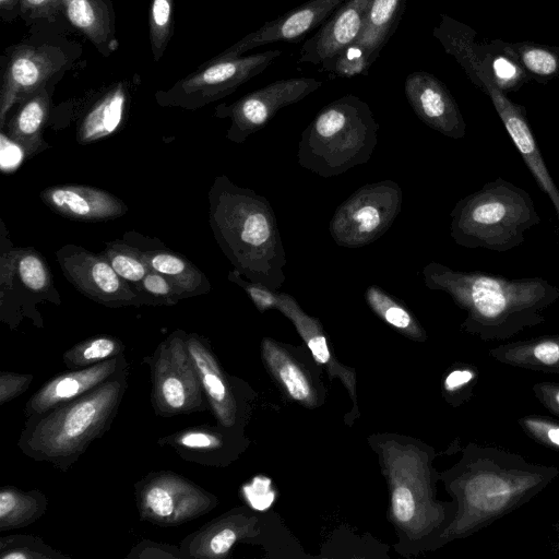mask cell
Returning <instances> with one entry per match:
<instances>
[{
  "instance_id": "39",
  "label": "cell",
  "mask_w": 559,
  "mask_h": 559,
  "mask_svg": "<svg viewBox=\"0 0 559 559\" xmlns=\"http://www.w3.org/2000/svg\"><path fill=\"white\" fill-rule=\"evenodd\" d=\"M133 287L142 305L173 306L185 298L183 294L168 277L152 269Z\"/></svg>"
},
{
  "instance_id": "38",
  "label": "cell",
  "mask_w": 559,
  "mask_h": 559,
  "mask_svg": "<svg viewBox=\"0 0 559 559\" xmlns=\"http://www.w3.org/2000/svg\"><path fill=\"white\" fill-rule=\"evenodd\" d=\"M1 559H70L33 535L12 534L0 537Z\"/></svg>"
},
{
  "instance_id": "37",
  "label": "cell",
  "mask_w": 559,
  "mask_h": 559,
  "mask_svg": "<svg viewBox=\"0 0 559 559\" xmlns=\"http://www.w3.org/2000/svg\"><path fill=\"white\" fill-rule=\"evenodd\" d=\"M112 269L132 286L140 283L151 267L143 258L142 249L126 241H109L100 252Z\"/></svg>"
},
{
  "instance_id": "28",
  "label": "cell",
  "mask_w": 559,
  "mask_h": 559,
  "mask_svg": "<svg viewBox=\"0 0 559 559\" xmlns=\"http://www.w3.org/2000/svg\"><path fill=\"white\" fill-rule=\"evenodd\" d=\"M496 360L519 368L559 372V334L501 344L489 352Z\"/></svg>"
},
{
  "instance_id": "2",
  "label": "cell",
  "mask_w": 559,
  "mask_h": 559,
  "mask_svg": "<svg viewBox=\"0 0 559 559\" xmlns=\"http://www.w3.org/2000/svg\"><path fill=\"white\" fill-rule=\"evenodd\" d=\"M207 199L210 227L234 269L253 283L281 288L286 253L267 199L225 175L214 179Z\"/></svg>"
},
{
  "instance_id": "4",
  "label": "cell",
  "mask_w": 559,
  "mask_h": 559,
  "mask_svg": "<svg viewBox=\"0 0 559 559\" xmlns=\"http://www.w3.org/2000/svg\"><path fill=\"white\" fill-rule=\"evenodd\" d=\"M557 474V468L528 463L518 454L478 449L456 480L461 507L450 534L463 536L491 524L542 491Z\"/></svg>"
},
{
  "instance_id": "12",
  "label": "cell",
  "mask_w": 559,
  "mask_h": 559,
  "mask_svg": "<svg viewBox=\"0 0 559 559\" xmlns=\"http://www.w3.org/2000/svg\"><path fill=\"white\" fill-rule=\"evenodd\" d=\"M56 259L66 278L93 301L109 308L142 306L134 287L118 275L102 253L64 245L56 251Z\"/></svg>"
},
{
  "instance_id": "22",
  "label": "cell",
  "mask_w": 559,
  "mask_h": 559,
  "mask_svg": "<svg viewBox=\"0 0 559 559\" xmlns=\"http://www.w3.org/2000/svg\"><path fill=\"white\" fill-rule=\"evenodd\" d=\"M39 197L57 214L76 221H108L128 211L127 204L116 195L85 185L51 186L41 190Z\"/></svg>"
},
{
  "instance_id": "35",
  "label": "cell",
  "mask_w": 559,
  "mask_h": 559,
  "mask_svg": "<svg viewBox=\"0 0 559 559\" xmlns=\"http://www.w3.org/2000/svg\"><path fill=\"white\" fill-rule=\"evenodd\" d=\"M365 299L370 309L385 323L399 332L421 340L425 332L413 313L394 296L378 285H370L365 292Z\"/></svg>"
},
{
  "instance_id": "7",
  "label": "cell",
  "mask_w": 559,
  "mask_h": 559,
  "mask_svg": "<svg viewBox=\"0 0 559 559\" xmlns=\"http://www.w3.org/2000/svg\"><path fill=\"white\" fill-rule=\"evenodd\" d=\"M150 369L151 402L156 415L170 418L210 409L200 374L187 346V332L177 329L144 356Z\"/></svg>"
},
{
  "instance_id": "34",
  "label": "cell",
  "mask_w": 559,
  "mask_h": 559,
  "mask_svg": "<svg viewBox=\"0 0 559 559\" xmlns=\"http://www.w3.org/2000/svg\"><path fill=\"white\" fill-rule=\"evenodd\" d=\"M509 46L530 80L546 84L559 76V45L509 41Z\"/></svg>"
},
{
  "instance_id": "23",
  "label": "cell",
  "mask_w": 559,
  "mask_h": 559,
  "mask_svg": "<svg viewBox=\"0 0 559 559\" xmlns=\"http://www.w3.org/2000/svg\"><path fill=\"white\" fill-rule=\"evenodd\" d=\"M229 429L217 426L199 425L187 427L163 436L157 440L159 447H168L185 461L204 465L222 466L227 464L235 448Z\"/></svg>"
},
{
  "instance_id": "19",
  "label": "cell",
  "mask_w": 559,
  "mask_h": 559,
  "mask_svg": "<svg viewBox=\"0 0 559 559\" xmlns=\"http://www.w3.org/2000/svg\"><path fill=\"white\" fill-rule=\"evenodd\" d=\"M187 346L217 425L236 429L241 405L234 379L223 370L206 337L194 332L187 333Z\"/></svg>"
},
{
  "instance_id": "17",
  "label": "cell",
  "mask_w": 559,
  "mask_h": 559,
  "mask_svg": "<svg viewBox=\"0 0 559 559\" xmlns=\"http://www.w3.org/2000/svg\"><path fill=\"white\" fill-rule=\"evenodd\" d=\"M477 32L469 25L448 15L440 14V21L432 36L461 66L469 81L480 91L491 83L492 69L498 56V39L477 41Z\"/></svg>"
},
{
  "instance_id": "33",
  "label": "cell",
  "mask_w": 559,
  "mask_h": 559,
  "mask_svg": "<svg viewBox=\"0 0 559 559\" xmlns=\"http://www.w3.org/2000/svg\"><path fill=\"white\" fill-rule=\"evenodd\" d=\"M275 309L293 322L318 364L329 366L333 361L320 321L308 316L293 296L278 292Z\"/></svg>"
},
{
  "instance_id": "43",
  "label": "cell",
  "mask_w": 559,
  "mask_h": 559,
  "mask_svg": "<svg viewBox=\"0 0 559 559\" xmlns=\"http://www.w3.org/2000/svg\"><path fill=\"white\" fill-rule=\"evenodd\" d=\"M227 277L231 283L238 285L246 292L260 312L275 309L278 299L277 289H272L263 284L253 283L249 280L246 281L242 274L236 269L229 271Z\"/></svg>"
},
{
  "instance_id": "5",
  "label": "cell",
  "mask_w": 559,
  "mask_h": 559,
  "mask_svg": "<svg viewBox=\"0 0 559 559\" xmlns=\"http://www.w3.org/2000/svg\"><path fill=\"white\" fill-rule=\"evenodd\" d=\"M379 123L369 105L347 94L325 105L302 131L298 163L322 178L338 176L369 162Z\"/></svg>"
},
{
  "instance_id": "41",
  "label": "cell",
  "mask_w": 559,
  "mask_h": 559,
  "mask_svg": "<svg viewBox=\"0 0 559 559\" xmlns=\"http://www.w3.org/2000/svg\"><path fill=\"white\" fill-rule=\"evenodd\" d=\"M392 514L396 522L412 526L420 514L424 506L421 491L408 485L407 480H401L396 476L392 490Z\"/></svg>"
},
{
  "instance_id": "29",
  "label": "cell",
  "mask_w": 559,
  "mask_h": 559,
  "mask_svg": "<svg viewBox=\"0 0 559 559\" xmlns=\"http://www.w3.org/2000/svg\"><path fill=\"white\" fill-rule=\"evenodd\" d=\"M142 254L148 266L168 277L185 298L205 295L212 290L206 275L185 255L167 248L142 249Z\"/></svg>"
},
{
  "instance_id": "18",
  "label": "cell",
  "mask_w": 559,
  "mask_h": 559,
  "mask_svg": "<svg viewBox=\"0 0 559 559\" xmlns=\"http://www.w3.org/2000/svg\"><path fill=\"white\" fill-rule=\"evenodd\" d=\"M129 366L123 354L86 368L69 369L58 373L28 399L24 408L25 417H36L68 403L106 382Z\"/></svg>"
},
{
  "instance_id": "10",
  "label": "cell",
  "mask_w": 559,
  "mask_h": 559,
  "mask_svg": "<svg viewBox=\"0 0 559 559\" xmlns=\"http://www.w3.org/2000/svg\"><path fill=\"white\" fill-rule=\"evenodd\" d=\"M140 519L157 526H178L212 511L218 499L173 471H154L134 484Z\"/></svg>"
},
{
  "instance_id": "16",
  "label": "cell",
  "mask_w": 559,
  "mask_h": 559,
  "mask_svg": "<svg viewBox=\"0 0 559 559\" xmlns=\"http://www.w3.org/2000/svg\"><path fill=\"white\" fill-rule=\"evenodd\" d=\"M345 1L310 0L284 15L266 22L216 57L235 58L266 44L298 41L310 31L321 26Z\"/></svg>"
},
{
  "instance_id": "6",
  "label": "cell",
  "mask_w": 559,
  "mask_h": 559,
  "mask_svg": "<svg viewBox=\"0 0 559 559\" xmlns=\"http://www.w3.org/2000/svg\"><path fill=\"white\" fill-rule=\"evenodd\" d=\"M450 216L455 243L497 252L520 246L542 221L530 193L501 177L457 201Z\"/></svg>"
},
{
  "instance_id": "48",
  "label": "cell",
  "mask_w": 559,
  "mask_h": 559,
  "mask_svg": "<svg viewBox=\"0 0 559 559\" xmlns=\"http://www.w3.org/2000/svg\"><path fill=\"white\" fill-rule=\"evenodd\" d=\"M1 168L3 173L14 170L27 157L24 148L1 130Z\"/></svg>"
},
{
  "instance_id": "21",
  "label": "cell",
  "mask_w": 559,
  "mask_h": 559,
  "mask_svg": "<svg viewBox=\"0 0 559 559\" xmlns=\"http://www.w3.org/2000/svg\"><path fill=\"white\" fill-rule=\"evenodd\" d=\"M484 93L490 98L513 144L520 152L540 189L552 201L559 218V189L546 168L543 156L531 130L526 108L511 100L506 93L488 84Z\"/></svg>"
},
{
  "instance_id": "32",
  "label": "cell",
  "mask_w": 559,
  "mask_h": 559,
  "mask_svg": "<svg viewBox=\"0 0 559 559\" xmlns=\"http://www.w3.org/2000/svg\"><path fill=\"white\" fill-rule=\"evenodd\" d=\"M48 506L44 492L38 489L22 490L14 486L0 488V531L28 526L40 519Z\"/></svg>"
},
{
  "instance_id": "13",
  "label": "cell",
  "mask_w": 559,
  "mask_h": 559,
  "mask_svg": "<svg viewBox=\"0 0 559 559\" xmlns=\"http://www.w3.org/2000/svg\"><path fill=\"white\" fill-rule=\"evenodd\" d=\"M68 59L63 51L51 45H20L10 52L0 91V128L15 105L46 87L60 72Z\"/></svg>"
},
{
  "instance_id": "40",
  "label": "cell",
  "mask_w": 559,
  "mask_h": 559,
  "mask_svg": "<svg viewBox=\"0 0 559 559\" xmlns=\"http://www.w3.org/2000/svg\"><path fill=\"white\" fill-rule=\"evenodd\" d=\"M174 0H153L148 16V35L155 61L164 55L173 33Z\"/></svg>"
},
{
  "instance_id": "45",
  "label": "cell",
  "mask_w": 559,
  "mask_h": 559,
  "mask_svg": "<svg viewBox=\"0 0 559 559\" xmlns=\"http://www.w3.org/2000/svg\"><path fill=\"white\" fill-rule=\"evenodd\" d=\"M34 380L33 374H23L11 371L0 372V405L22 395Z\"/></svg>"
},
{
  "instance_id": "27",
  "label": "cell",
  "mask_w": 559,
  "mask_h": 559,
  "mask_svg": "<svg viewBox=\"0 0 559 559\" xmlns=\"http://www.w3.org/2000/svg\"><path fill=\"white\" fill-rule=\"evenodd\" d=\"M49 108L50 97L44 87L21 103L5 127L1 129L24 148L27 157L49 147L43 138Z\"/></svg>"
},
{
  "instance_id": "36",
  "label": "cell",
  "mask_w": 559,
  "mask_h": 559,
  "mask_svg": "<svg viewBox=\"0 0 559 559\" xmlns=\"http://www.w3.org/2000/svg\"><path fill=\"white\" fill-rule=\"evenodd\" d=\"M126 345L121 340L107 334L92 336L76 343L62 355L68 369L86 368L98 362L121 356Z\"/></svg>"
},
{
  "instance_id": "47",
  "label": "cell",
  "mask_w": 559,
  "mask_h": 559,
  "mask_svg": "<svg viewBox=\"0 0 559 559\" xmlns=\"http://www.w3.org/2000/svg\"><path fill=\"white\" fill-rule=\"evenodd\" d=\"M478 373L475 368L471 366L459 367L450 371L443 382V388L447 393L460 394L465 390L471 391L475 385Z\"/></svg>"
},
{
  "instance_id": "46",
  "label": "cell",
  "mask_w": 559,
  "mask_h": 559,
  "mask_svg": "<svg viewBox=\"0 0 559 559\" xmlns=\"http://www.w3.org/2000/svg\"><path fill=\"white\" fill-rule=\"evenodd\" d=\"M242 491L248 503L255 510H265L274 501V491L271 488V481L265 477H255L243 486Z\"/></svg>"
},
{
  "instance_id": "3",
  "label": "cell",
  "mask_w": 559,
  "mask_h": 559,
  "mask_svg": "<svg viewBox=\"0 0 559 559\" xmlns=\"http://www.w3.org/2000/svg\"><path fill=\"white\" fill-rule=\"evenodd\" d=\"M129 372L130 366L85 394L26 418L17 440L20 450L27 457L67 472L110 429L128 388Z\"/></svg>"
},
{
  "instance_id": "15",
  "label": "cell",
  "mask_w": 559,
  "mask_h": 559,
  "mask_svg": "<svg viewBox=\"0 0 559 559\" xmlns=\"http://www.w3.org/2000/svg\"><path fill=\"white\" fill-rule=\"evenodd\" d=\"M404 92L416 116L429 128L451 139L466 134V123L460 107L443 82L426 71L406 76Z\"/></svg>"
},
{
  "instance_id": "14",
  "label": "cell",
  "mask_w": 559,
  "mask_h": 559,
  "mask_svg": "<svg viewBox=\"0 0 559 559\" xmlns=\"http://www.w3.org/2000/svg\"><path fill=\"white\" fill-rule=\"evenodd\" d=\"M405 4L406 0H372L358 38L320 71L344 79L367 75L397 28Z\"/></svg>"
},
{
  "instance_id": "24",
  "label": "cell",
  "mask_w": 559,
  "mask_h": 559,
  "mask_svg": "<svg viewBox=\"0 0 559 559\" xmlns=\"http://www.w3.org/2000/svg\"><path fill=\"white\" fill-rule=\"evenodd\" d=\"M252 522L243 513L229 512L186 536L179 544L185 559H221L249 535Z\"/></svg>"
},
{
  "instance_id": "9",
  "label": "cell",
  "mask_w": 559,
  "mask_h": 559,
  "mask_svg": "<svg viewBox=\"0 0 559 559\" xmlns=\"http://www.w3.org/2000/svg\"><path fill=\"white\" fill-rule=\"evenodd\" d=\"M402 200L401 187L390 179L358 188L334 212L329 225L332 239L350 249L373 242L392 226Z\"/></svg>"
},
{
  "instance_id": "8",
  "label": "cell",
  "mask_w": 559,
  "mask_h": 559,
  "mask_svg": "<svg viewBox=\"0 0 559 559\" xmlns=\"http://www.w3.org/2000/svg\"><path fill=\"white\" fill-rule=\"evenodd\" d=\"M281 55V50H267L235 58L214 57L168 90L158 91L155 99L163 107L197 110L230 95Z\"/></svg>"
},
{
  "instance_id": "1",
  "label": "cell",
  "mask_w": 559,
  "mask_h": 559,
  "mask_svg": "<svg viewBox=\"0 0 559 559\" xmlns=\"http://www.w3.org/2000/svg\"><path fill=\"white\" fill-rule=\"evenodd\" d=\"M427 288L447 293L467 312L462 328L484 341H502L545 321L542 311L559 298V287L542 277L507 278L481 271H456L430 262Z\"/></svg>"
},
{
  "instance_id": "11",
  "label": "cell",
  "mask_w": 559,
  "mask_h": 559,
  "mask_svg": "<svg viewBox=\"0 0 559 559\" xmlns=\"http://www.w3.org/2000/svg\"><path fill=\"white\" fill-rule=\"evenodd\" d=\"M321 86L322 82L314 78L277 80L246 94L233 104L218 105L215 116L230 119L226 138L241 144L264 128L278 110L300 102Z\"/></svg>"
},
{
  "instance_id": "42",
  "label": "cell",
  "mask_w": 559,
  "mask_h": 559,
  "mask_svg": "<svg viewBox=\"0 0 559 559\" xmlns=\"http://www.w3.org/2000/svg\"><path fill=\"white\" fill-rule=\"evenodd\" d=\"M524 432L538 443L559 450V423L545 416L530 415L519 419Z\"/></svg>"
},
{
  "instance_id": "49",
  "label": "cell",
  "mask_w": 559,
  "mask_h": 559,
  "mask_svg": "<svg viewBox=\"0 0 559 559\" xmlns=\"http://www.w3.org/2000/svg\"><path fill=\"white\" fill-rule=\"evenodd\" d=\"M21 9L33 19L51 17L64 10L62 0H21Z\"/></svg>"
},
{
  "instance_id": "44",
  "label": "cell",
  "mask_w": 559,
  "mask_h": 559,
  "mask_svg": "<svg viewBox=\"0 0 559 559\" xmlns=\"http://www.w3.org/2000/svg\"><path fill=\"white\" fill-rule=\"evenodd\" d=\"M127 559H185L178 546L143 539L131 548Z\"/></svg>"
},
{
  "instance_id": "26",
  "label": "cell",
  "mask_w": 559,
  "mask_h": 559,
  "mask_svg": "<svg viewBox=\"0 0 559 559\" xmlns=\"http://www.w3.org/2000/svg\"><path fill=\"white\" fill-rule=\"evenodd\" d=\"M129 103L124 83L110 87L85 112L76 128V141L90 144L110 136L122 126Z\"/></svg>"
},
{
  "instance_id": "20",
  "label": "cell",
  "mask_w": 559,
  "mask_h": 559,
  "mask_svg": "<svg viewBox=\"0 0 559 559\" xmlns=\"http://www.w3.org/2000/svg\"><path fill=\"white\" fill-rule=\"evenodd\" d=\"M372 0H346L300 48L299 63H326L359 36Z\"/></svg>"
},
{
  "instance_id": "31",
  "label": "cell",
  "mask_w": 559,
  "mask_h": 559,
  "mask_svg": "<svg viewBox=\"0 0 559 559\" xmlns=\"http://www.w3.org/2000/svg\"><path fill=\"white\" fill-rule=\"evenodd\" d=\"M262 354L267 368L293 400L307 405L314 403L316 395L309 378L285 348L265 337Z\"/></svg>"
},
{
  "instance_id": "51",
  "label": "cell",
  "mask_w": 559,
  "mask_h": 559,
  "mask_svg": "<svg viewBox=\"0 0 559 559\" xmlns=\"http://www.w3.org/2000/svg\"><path fill=\"white\" fill-rule=\"evenodd\" d=\"M19 0H0V7L3 10H11Z\"/></svg>"
},
{
  "instance_id": "50",
  "label": "cell",
  "mask_w": 559,
  "mask_h": 559,
  "mask_svg": "<svg viewBox=\"0 0 559 559\" xmlns=\"http://www.w3.org/2000/svg\"><path fill=\"white\" fill-rule=\"evenodd\" d=\"M533 392L540 404L559 416V383L538 382L533 385Z\"/></svg>"
},
{
  "instance_id": "30",
  "label": "cell",
  "mask_w": 559,
  "mask_h": 559,
  "mask_svg": "<svg viewBox=\"0 0 559 559\" xmlns=\"http://www.w3.org/2000/svg\"><path fill=\"white\" fill-rule=\"evenodd\" d=\"M67 17L102 53L112 51L111 19L104 0H62Z\"/></svg>"
},
{
  "instance_id": "25",
  "label": "cell",
  "mask_w": 559,
  "mask_h": 559,
  "mask_svg": "<svg viewBox=\"0 0 559 559\" xmlns=\"http://www.w3.org/2000/svg\"><path fill=\"white\" fill-rule=\"evenodd\" d=\"M0 266V276L17 280L26 293L57 305L60 304V296L55 288L48 264L34 248L3 251Z\"/></svg>"
}]
</instances>
